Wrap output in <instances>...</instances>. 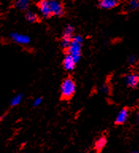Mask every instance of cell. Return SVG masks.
I'll return each mask as SVG.
<instances>
[{"label":"cell","instance_id":"7","mask_svg":"<svg viewBox=\"0 0 139 153\" xmlns=\"http://www.w3.org/2000/svg\"><path fill=\"white\" fill-rule=\"evenodd\" d=\"M125 83L129 88H135L139 84V75L136 73H129L124 76Z\"/></svg>","mask_w":139,"mask_h":153},{"label":"cell","instance_id":"15","mask_svg":"<svg viewBox=\"0 0 139 153\" xmlns=\"http://www.w3.org/2000/svg\"><path fill=\"white\" fill-rule=\"evenodd\" d=\"M129 9L130 10H139L138 0H129Z\"/></svg>","mask_w":139,"mask_h":153},{"label":"cell","instance_id":"12","mask_svg":"<svg viewBox=\"0 0 139 153\" xmlns=\"http://www.w3.org/2000/svg\"><path fill=\"white\" fill-rule=\"evenodd\" d=\"M106 144H107V138L105 136H101V137L97 139L94 143V149L96 152H100L103 151V148H105Z\"/></svg>","mask_w":139,"mask_h":153},{"label":"cell","instance_id":"18","mask_svg":"<svg viewBox=\"0 0 139 153\" xmlns=\"http://www.w3.org/2000/svg\"><path fill=\"white\" fill-rule=\"evenodd\" d=\"M110 87H109V85H103V87H102V92L106 93V94H107V93H110Z\"/></svg>","mask_w":139,"mask_h":153},{"label":"cell","instance_id":"14","mask_svg":"<svg viewBox=\"0 0 139 153\" xmlns=\"http://www.w3.org/2000/svg\"><path fill=\"white\" fill-rule=\"evenodd\" d=\"M22 99H23V94L22 93H18L17 95H15V97H13L11 98V100L10 101V105L11 107H15L19 105L22 102Z\"/></svg>","mask_w":139,"mask_h":153},{"label":"cell","instance_id":"5","mask_svg":"<svg viewBox=\"0 0 139 153\" xmlns=\"http://www.w3.org/2000/svg\"><path fill=\"white\" fill-rule=\"evenodd\" d=\"M10 38L14 42L22 45H29L31 42V38L29 36L26 35V34H23V33H17V32L10 33Z\"/></svg>","mask_w":139,"mask_h":153},{"label":"cell","instance_id":"9","mask_svg":"<svg viewBox=\"0 0 139 153\" xmlns=\"http://www.w3.org/2000/svg\"><path fill=\"white\" fill-rule=\"evenodd\" d=\"M129 109L127 108H123L120 110L118 113L117 117L115 118V124L117 125H121L126 123V121L129 117Z\"/></svg>","mask_w":139,"mask_h":153},{"label":"cell","instance_id":"2","mask_svg":"<svg viewBox=\"0 0 139 153\" xmlns=\"http://www.w3.org/2000/svg\"><path fill=\"white\" fill-rule=\"evenodd\" d=\"M76 85L71 76L64 79L60 85V98L64 100H71L76 93Z\"/></svg>","mask_w":139,"mask_h":153},{"label":"cell","instance_id":"21","mask_svg":"<svg viewBox=\"0 0 139 153\" xmlns=\"http://www.w3.org/2000/svg\"><path fill=\"white\" fill-rule=\"evenodd\" d=\"M126 1H129V0H126Z\"/></svg>","mask_w":139,"mask_h":153},{"label":"cell","instance_id":"20","mask_svg":"<svg viewBox=\"0 0 139 153\" xmlns=\"http://www.w3.org/2000/svg\"><path fill=\"white\" fill-rule=\"evenodd\" d=\"M138 6H139V0H138Z\"/></svg>","mask_w":139,"mask_h":153},{"label":"cell","instance_id":"17","mask_svg":"<svg viewBox=\"0 0 139 153\" xmlns=\"http://www.w3.org/2000/svg\"><path fill=\"white\" fill-rule=\"evenodd\" d=\"M137 61H138V58H137V57L135 55H130V56H129V57H128V62H129V63L130 65L136 64Z\"/></svg>","mask_w":139,"mask_h":153},{"label":"cell","instance_id":"6","mask_svg":"<svg viewBox=\"0 0 139 153\" xmlns=\"http://www.w3.org/2000/svg\"><path fill=\"white\" fill-rule=\"evenodd\" d=\"M37 7L44 18L49 19L52 17L49 0H39V2L37 3Z\"/></svg>","mask_w":139,"mask_h":153},{"label":"cell","instance_id":"1","mask_svg":"<svg viewBox=\"0 0 139 153\" xmlns=\"http://www.w3.org/2000/svg\"><path fill=\"white\" fill-rule=\"evenodd\" d=\"M84 42V38L80 34H76L73 36L68 47L66 49V53L71 55L72 58L76 62L80 61L82 57V46Z\"/></svg>","mask_w":139,"mask_h":153},{"label":"cell","instance_id":"16","mask_svg":"<svg viewBox=\"0 0 139 153\" xmlns=\"http://www.w3.org/2000/svg\"><path fill=\"white\" fill-rule=\"evenodd\" d=\"M42 101H43V98L41 97H37L36 99L34 100V102H33V106H34V107H38L39 105H41Z\"/></svg>","mask_w":139,"mask_h":153},{"label":"cell","instance_id":"19","mask_svg":"<svg viewBox=\"0 0 139 153\" xmlns=\"http://www.w3.org/2000/svg\"><path fill=\"white\" fill-rule=\"evenodd\" d=\"M137 120H138V124L139 125V112H138V116H137Z\"/></svg>","mask_w":139,"mask_h":153},{"label":"cell","instance_id":"3","mask_svg":"<svg viewBox=\"0 0 139 153\" xmlns=\"http://www.w3.org/2000/svg\"><path fill=\"white\" fill-rule=\"evenodd\" d=\"M75 28L72 25L68 24L65 26L62 33V37H61V41H60V45L63 49L66 50L68 45H69L71 41H72L73 36L75 35Z\"/></svg>","mask_w":139,"mask_h":153},{"label":"cell","instance_id":"13","mask_svg":"<svg viewBox=\"0 0 139 153\" xmlns=\"http://www.w3.org/2000/svg\"><path fill=\"white\" fill-rule=\"evenodd\" d=\"M25 19L29 23H36V22H40V19H39L38 15L30 10H26L25 11Z\"/></svg>","mask_w":139,"mask_h":153},{"label":"cell","instance_id":"10","mask_svg":"<svg viewBox=\"0 0 139 153\" xmlns=\"http://www.w3.org/2000/svg\"><path fill=\"white\" fill-rule=\"evenodd\" d=\"M119 4L118 0H99L98 6L104 10H111L117 7Z\"/></svg>","mask_w":139,"mask_h":153},{"label":"cell","instance_id":"8","mask_svg":"<svg viewBox=\"0 0 139 153\" xmlns=\"http://www.w3.org/2000/svg\"><path fill=\"white\" fill-rule=\"evenodd\" d=\"M63 67L64 69L68 72L73 71L76 68V62H75V60L72 58V57L71 55L66 53L63 59Z\"/></svg>","mask_w":139,"mask_h":153},{"label":"cell","instance_id":"11","mask_svg":"<svg viewBox=\"0 0 139 153\" xmlns=\"http://www.w3.org/2000/svg\"><path fill=\"white\" fill-rule=\"evenodd\" d=\"M30 3H31V0H15L14 7L22 11H26L29 10Z\"/></svg>","mask_w":139,"mask_h":153},{"label":"cell","instance_id":"4","mask_svg":"<svg viewBox=\"0 0 139 153\" xmlns=\"http://www.w3.org/2000/svg\"><path fill=\"white\" fill-rule=\"evenodd\" d=\"M52 16L62 17L65 15V6L61 0H49Z\"/></svg>","mask_w":139,"mask_h":153}]
</instances>
